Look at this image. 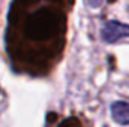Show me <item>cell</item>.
I'll return each mask as SVG.
<instances>
[{
  "label": "cell",
  "mask_w": 129,
  "mask_h": 127,
  "mask_svg": "<svg viewBox=\"0 0 129 127\" xmlns=\"http://www.w3.org/2000/svg\"><path fill=\"white\" fill-rule=\"evenodd\" d=\"M54 29H56L54 15L45 9H41L27 18L26 26H24V30H26L24 33L29 39L41 40V39L48 37L50 32H54Z\"/></svg>",
  "instance_id": "cell-1"
},
{
  "label": "cell",
  "mask_w": 129,
  "mask_h": 127,
  "mask_svg": "<svg viewBox=\"0 0 129 127\" xmlns=\"http://www.w3.org/2000/svg\"><path fill=\"white\" fill-rule=\"evenodd\" d=\"M101 37L105 43L113 45L119 40H123V39L129 37V26L125 23H120V21L110 20L102 26Z\"/></svg>",
  "instance_id": "cell-2"
},
{
  "label": "cell",
  "mask_w": 129,
  "mask_h": 127,
  "mask_svg": "<svg viewBox=\"0 0 129 127\" xmlns=\"http://www.w3.org/2000/svg\"><path fill=\"white\" fill-rule=\"evenodd\" d=\"M111 117L120 126H129V102L117 100L111 105Z\"/></svg>",
  "instance_id": "cell-3"
},
{
  "label": "cell",
  "mask_w": 129,
  "mask_h": 127,
  "mask_svg": "<svg viewBox=\"0 0 129 127\" xmlns=\"http://www.w3.org/2000/svg\"><path fill=\"white\" fill-rule=\"evenodd\" d=\"M86 3H87L89 8H92V9H98V8H101V5L104 3V0H86Z\"/></svg>",
  "instance_id": "cell-4"
}]
</instances>
